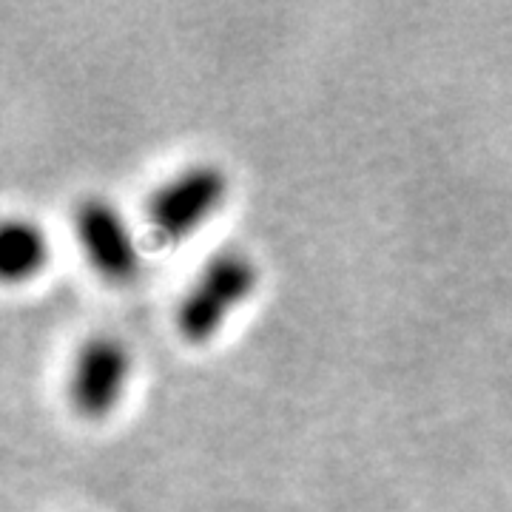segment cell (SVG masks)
I'll return each mask as SVG.
<instances>
[{
	"label": "cell",
	"instance_id": "1",
	"mask_svg": "<svg viewBox=\"0 0 512 512\" xmlns=\"http://www.w3.org/2000/svg\"><path fill=\"white\" fill-rule=\"evenodd\" d=\"M259 268L239 248L211 256L174 308V328L188 345H208L234 313L254 296Z\"/></svg>",
	"mask_w": 512,
	"mask_h": 512
},
{
	"label": "cell",
	"instance_id": "2",
	"mask_svg": "<svg viewBox=\"0 0 512 512\" xmlns=\"http://www.w3.org/2000/svg\"><path fill=\"white\" fill-rule=\"evenodd\" d=\"M228 177L220 165L194 163L180 168L151 191L146 228L157 248H174L191 239L225 202Z\"/></svg>",
	"mask_w": 512,
	"mask_h": 512
},
{
	"label": "cell",
	"instance_id": "3",
	"mask_svg": "<svg viewBox=\"0 0 512 512\" xmlns=\"http://www.w3.org/2000/svg\"><path fill=\"white\" fill-rule=\"evenodd\" d=\"M131 350L106 333L89 336L72 359L66 396L72 410L86 421H103L120 407L131 382Z\"/></svg>",
	"mask_w": 512,
	"mask_h": 512
},
{
	"label": "cell",
	"instance_id": "4",
	"mask_svg": "<svg viewBox=\"0 0 512 512\" xmlns=\"http://www.w3.org/2000/svg\"><path fill=\"white\" fill-rule=\"evenodd\" d=\"M74 237L94 274L109 285H128L140 274V251L126 217L103 197H89L74 208Z\"/></svg>",
	"mask_w": 512,
	"mask_h": 512
},
{
	"label": "cell",
	"instance_id": "5",
	"mask_svg": "<svg viewBox=\"0 0 512 512\" xmlns=\"http://www.w3.org/2000/svg\"><path fill=\"white\" fill-rule=\"evenodd\" d=\"M49 237L35 220L9 217L0 228V276L3 282H26L49 262Z\"/></svg>",
	"mask_w": 512,
	"mask_h": 512
}]
</instances>
